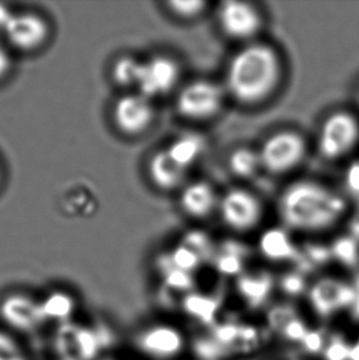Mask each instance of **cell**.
I'll use <instances>...</instances> for the list:
<instances>
[{
    "mask_svg": "<svg viewBox=\"0 0 359 360\" xmlns=\"http://www.w3.org/2000/svg\"><path fill=\"white\" fill-rule=\"evenodd\" d=\"M283 79V62L273 46L253 41L229 60L224 89L244 106H256L276 93Z\"/></svg>",
    "mask_w": 359,
    "mask_h": 360,
    "instance_id": "6da1fadb",
    "label": "cell"
},
{
    "mask_svg": "<svg viewBox=\"0 0 359 360\" xmlns=\"http://www.w3.org/2000/svg\"><path fill=\"white\" fill-rule=\"evenodd\" d=\"M282 221L289 229L317 233L337 224L347 212L345 197L314 180L293 182L278 200Z\"/></svg>",
    "mask_w": 359,
    "mask_h": 360,
    "instance_id": "7a4b0ae2",
    "label": "cell"
},
{
    "mask_svg": "<svg viewBox=\"0 0 359 360\" xmlns=\"http://www.w3.org/2000/svg\"><path fill=\"white\" fill-rule=\"evenodd\" d=\"M225 89L208 79H196L184 85L176 98V111L189 121L213 120L223 110Z\"/></svg>",
    "mask_w": 359,
    "mask_h": 360,
    "instance_id": "3957f363",
    "label": "cell"
},
{
    "mask_svg": "<svg viewBox=\"0 0 359 360\" xmlns=\"http://www.w3.org/2000/svg\"><path fill=\"white\" fill-rule=\"evenodd\" d=\"M258 151L263 170L272 175H283L301 165L308 146L298 131L284 129L268 136Z\"/></svg>",
    "mask_w": 359,
    "mask_h": 360,
    "instance_id": "277c9868",
    "label": "cell"
},
{
    "mask_svg": "<svg viewBox=\"0 0 359 360\" xmlns=\"http://www.w3.org/2000/svg\"><path fill=\"white\" fill-rule=\"evenodd\" d=\"M359 143V121L348 111H335L321 123L317 150L327 160H339L355 150Z\"/></svg>",
    "mask_w": 359,
    "mask_h": 360,
    "instance_id": "5b68a950",
    "label": "cell"
},
{
    "mask_svg": "<svg viewBox=\"0 0 359 360\" xmlns=\"http://www.w3.org/2000/svg\"><path fill=\"white\" fill-rule=\"evenodd\" d=\"M184 332L170 322H156L136 337V348L149 360H176L187 349Z\"/></svg>",
    "mask_w": 359,
    "mask_h": 360,
    "instance_id": "8992f818",
    "label": "cell"
},
{
    "mask_svg": "<svg viewBox=\"0 0 359 360\" xmlns=\"http://www.w3.org/2000/svg\"><path fill=\"white\" fill-rule=\"evenodd\" d=\"M306 295L311 311L329 319L339 312L350 311L355 302V287L353 283L339 278H321L310 284Z\"/></svg>",
    "mask_w": 359,
    "mask_h": 360,
    "instance_id": "52a82bcc",
    "label": "cell"
},
{
    "mask_svg": "<svg viewBox=\"0 0 359 360\" xmlns=\"http://www.w3.org/2000/svg\"><path fill=\"white\" fill-rule=\"evenodd\" d=\"M224 224L239 233L256 228L263 219V207L258 195L244 188L225 192L218 205Z\"/></svg>",
    "mask_w": 359,
    "mask_h": 360,
    "instance_id": "ba28073f",
    "label": "cell"
},
{
    "mask_svg": "<svg viewBox=\"0 0 359 360\" xmlns=\"http://www.w3.org/2000/svg\"><path fill=\"white\" fill-rule=\"evenodd\" d=\"M218 22L220 30L229 39L253 42L263 29V18L255 5L229 0L220 4Z\"/></svg>",
    "mask_w": 359,
    "mask_h": 360,
    "instance_id": "9c48e42d",
    "label": "cell"
},
{
    "mask_svg": "<svg viewBox=\"0 0 359 360\" xmlns=\"http://www.w3.org/2000/svg\"><path fill=\"white\" fill-rule=\"evenodd\" d=\"M180 65L168 56H156L141 62L137 88L146 98H154L171 93L179 83Z\"/></svg>",
    "mask_w": 359,
    "mask_h": 360,
    "instance_id": "30bf717a",
    "label": "cell"
},
{
    "mask_svg": "<svg viewBox=\"0 0 359 360\" xmlns=\"http://www.w3.org/2000/svg\"><path fill=\"white\" fill-rule=\"evenodd\" d=\"M156 110L151 100L141 94H130L118 98L113 108V120L127 136H139L153 124Z\"/></svg>",
    "mask_w": 359,
    "mask_h": 360,
    "instance_id": "8fae6325",
    "label": "cell"
},
{
    "mask_svg": "<svg viewBox=\"0 0 359 360\" xmlns=\"http://www.w3.org/2000/svg\"><path fill=\"white\" fill-rule=\"evenodd\" d=\"M6 42L20 51H36L44 46L49 36L47 21L34 13L13 15L3 34Z\"/></svg>",
    "mask_w": 359,
    "mask_h": 360,
    "instance_id": "7c38bea8",
    "label": "cell"
},
{
    "mask_svg": "<svg viewBox=\"0 0 359 360\" xmlns=\"http://www.w3.org/2000/svg\"><path fill=\"white\" fill-rule=\"evenodd\" d=\"M219 198L213 186L207 181H194L182 187L180 205L186 214L203 219L218 210Z\"/></svg>",
    "mask_w": 359,
    "mask_h": 360,
    "instance_id": "4fadbf2b",
    "label": "cell"
},
{
    "mask_svg": "<svg viewBox=\"0 0 359 360\" xmlns=\"http://www.w3.org/2000/svg\"><path fill=\"white\" fill-rule=\"evenodd\" d=\"M189 170L177 164L165 150H160L151 156L149 161V176L153 184L161 190H175L184 184Z\"/></svg>",
    "mask_w": 359,
    "mask_h": 360,
    "instance_id": "5bb4252c",
    "label": "cell"
},
{
    "mask_svg": "<svg viewBox=\"0 0 359 360\" xmlns=\"http://www.w3.org/2000/svg\"><path fill=\"white\" fill-rule=\"evenodd\" d=\"M275 288V281L266 272L243 273L237 281L239 297L250 307H258L267 302Z\"/></svg>",
    "mask_w": 359,
    "mask_h": 360,
    "instance_id": "9a60e30c",
    "label": "cell"
},
{
    "mask_svg": "<svg viewBox=\"0 0 359 360\" xmlns=\"http://www.w3.org/2000/svg\"><path fill=\"white\" fill-rule=\"evenodd\" d=\"M182 311L202 325H212L218 315L220 304L210 294L191 292L181 300Z\"/></svg>",
    "mask_w": 359,
    "mask_h": 360,
    "instance_id": "2e32d148",
    "label": "cell"
},
{
    "mask_svg": "<svg viewBox=\"0 0 359 360\" xmlns=\"http://www.w3.org/2000/svg\"><path fill=\"white\" fill-rule=\"evenodd\" d=\"M260 250L263 257L273 262H282L294 257L296 248L291 236L281 229L268 230L260 240Z\"/></svg>",
    "mask_w": 359,
    "mask_h": 360,
    "instance_id": "e0dca14e",
    "label": "cell"
},
{
    "mask_svg": "<svg viewBox=\"0 0 359 360\" xmlns=\"http://www.w3.org/2000/svg\"><path fill=\"white\" fill-rule=\"evenodd\" d=\"M3 314L14 326L18 328H29L34 326V322L41 316L42 310H39L37 304L31 302L25 297H11L3 304Z\"/></svg>",
    "mask_w": 359,
    "mask_h": 360,
    "instance_id": "ac0fdd59",
    "label": "cell"
},
{
    "mask_svg": "<svg viewBox=\"0 0 359 360\" xmlns=\"http://www.w3.org/2000/svg\"><path fill=\"white\" fill-rule=\"evenodd\" d=\"M203 150V139L196 134L179 136L166 148L169 155L186 170H189L197 162Z\"/></svg>",
    "mask_w": 359,
    "mask_h": 360,
    "instance_id": "d6986e66",
    "label": "cell"
},
{
    "mask_svg": "<svg viewBox=\"0 0 359 360\" xmlns=\"http://www.w3.org/2000/svg\"><path fill=\"white\" fill-rule=\"evenodd\" d=\"M229 169L240 179L251 177L263 169L258 151L251 150L246 146L235 149L229 156Z\"/></svg>",
    "mask_w": 359,
    "mask_h": 360,
    "instance_id": "ffe728a7",
    "label": "cell"
},
{
    "mask_svg": "<svg viewBox=\"0 0 359 360\" xmlns=\"http://www.w3.org/2000/svg\"><path fill=\"white\" fill-rule=\"evenodd\" d=\"M141 62L133 57H122L116 60L112 69V75L117 84L123 86H137L139 74H141Z\"/></svg>",
    "mask_w": 359,
    "mask_h": 360,
    "instance_id": "44dd1931",
    "label": "cell"
},
{
    "mask_svg": "<svg viewBox=\"0 0 359 360\" xmlns=\"http://www.w3.org/2000/svg\"><path fill=\"white\" fill-rule=\"evenodd\" d=\"M358 243L353 236L339 240L330 248L331 256L335 257L345 267H355L359 263Z\"/></svg>",
    "mask_w": 359,
    "mask_h": 360,
    "instance_id": "7402d4cb",
    "label": "cell"
},
{
    "mask_svg": "<svg viewBox=\"0 0 359 360\" xmlns=\"http://www.w3.org/2000/svg\"><path fill=\"white\" fill-rule=\"evenodd\" d=\"M352 342L342 335H329L324 351L321 353L324 360H350Z\"/></svg>",
    "mask_w": 359,
    "mask_h": 360,
    "instance_id": "603a6c76",
    "label": "cell"
},
{
    "mask_svg": "<svg viewBox=\"0 0 359 360\" xmlns=\"http://www.w3.org/2000/svg\"><path fill=\"white\" fill-rule=\"evenodd\" d=\"M309 287L310 284L306 283V277L301 272L286 273L278 281V288L286 297H301L303 294L308 292Z\"/></svg>",
    "mask_w": 359,
    "mask_h": 360,
    "instance_id": "cb8c5ba5",
    "label": "cell"
},
{
    "mask_svg": "<svg viewBox=\"0 0 359 360\" xmlns=\"http://www.w3.org/2000/svg\"><path fill=\"white\" fill-rule=\"evenodd\" d=\"M207 6V1L199 0H172L168 3L169 10L180 19H196L203 14Z\"/></svg>",
    "mask_w": 359,
    "mask_h": 360,
    "instance_id": "d4e9b609",
    "label": "cell"
},
{
    "mask_svg": "<svg viewBox=\"0 0 359 360\" xmlns=\"http://www.w3.org/2000/svg\"><path fill=\"white\" fill-rule=\"evenodd\" d=\"M329 340V335L321 331L320 328H310L306 333L301 347L309 356H321Z\"/></svg>",
    "mask_w": 359,
    "mask_h": 360,
    "instance_id": "484cf974",
    "label": "cell"
},
{
    "mask_svg": "<svg viewBox=\"0 0 359 360\" xmlns=\"http://www.w3.org/2000/svg\"><path fill=\"white\" fill-rule=\"evenodd\" d=\"M219 272L225 276H240L243 274V259L234 253H224L217 261Z\"/></svg>",
    "mask_w": 359,
    "mask_h": 360,
    "instance_id": "4316f807",
    "label": "cell"
},
{
    "mask_svg": "<svg viewBox=\"0 0 359 360\" xmlns=\"http://www.w3.org/2000/svg\"><path fill=\"white\" fill-rule=\"evenodd\" d=\"M70 304H72V300L69 299V297L62 292H57L49 297V300L46 302V307H42V311H46L52 316L63 317Z\"/></svg>",
    "mask_w": 359,
    "mask_h": 360,
    "instance_id": "83f0119b",
    "label": "cell"
},
{
    "mask_svg": "<svg viewBox=\"0 0 359 360\" xmlns=\"http://www.w3.org/2000/svg\"><path fill=\"white\" fill-rule=\"evenodd\" d=\"M345 182L350 192L359 195V161H355L348 166L346 171Z\"/></svg>",
    "mask_w": 359,
    "mask_h": 360,
    "instance_id": "f1b7e54d",
    "label": "cell"
},
{
    "mask_svg": "<svg viewBox=\"0 0 359 360\" xmlns=\"http://www.w3.org/2000/svg\"><path fill=\"white\" fill-rule=\"evenodd\" d=\"M19 352L8 337L0 335V360H18Z\"/></svg>",
    "mask_w": 359,
    "mask_h": 360,
    "instance_id": "f546056e",
    "label": "cell"
},
{
    "mask_svg": "<svg viewBox=\"0 0 359 360\" xmlns=\"http://www.w3.org/2000/svg\"><path fill=\"white\" fill-rule=\"evenodd\" d=\"M11 69V57L4 41L0 39V80L9 74Z\"/></svg>",
    "mask_w": 359,
    "mask_h": 360,
    "instance_id": "4dcf8cb0",
    "label": "cell"
},
{
    "mask_svg": "<svg viewBox=\"0 0 359 360\" xmlns=\"http://www.w3.org/2000/svg\"><path fill=\"white\" fill-rule=\"evenodd\" d=\"M353 287H355V302L351 307L350 317L355 322H359V277L355 278L353 281Z\"/></svg>",
    "mask_w": 359,
    "mask_h": 360,
    "instance_id": "1f68e13d",
    "label": "cell"
},
{
    "mask_svg": "<svg viewBox=\"0 0 359 360\" xmlns=\"http://www.w3.org/2000/svg\"><path fill=\"white\" fill-rule=\"evenodd\" d=\"M14 13H11L5 5L0 4V34H4L6 26L9 24L10 19L13 18Z\"/></svg>",
    "mask_w": 359,
    "mask_h": 360,
    "instance_id": "d6a6232c",
    "label": "cell"
},
{
    "mask_svg": "<svg viewBox=\"0 0 359 360\" xmlns=\"http://www.w3.org/2000/svg\"><path fill=\"white\" fill-rule=\"evenodd\" d=\"M351 236H353L359 243V210L353 215L351 221Z\"/></svg>",
    "mask_w": 359,
    "mask_h": 360,
    "instance_id": "836d02e7",
    "label": "cell"
},
{
    "mask_svg": "<svg viewBox=\"0 0 359 360\" xmlns=\"http://www.w3.org/2000/svg\"><path fill=\"white\" fill-rule=\"evenodd\" d=\"M0 180H1V171H0Z\"/></svg>",
    "mask_w": 359,
    "mask_h": 360,
    "instance_id": "e575fe53",
    "label": "cell"
},
{
    "mask_svg": "<svg viewBox=\"0 0 359 360\" xmlns=\"http://www.w3.org/2000/svg\"><path fill=\"white\" fill-rule=\"evenodd\" d=\"M241 360H256V359H241Z\"/></svg>",
    "mask_w": 359,
    "mask_h": 360,
    "instance_id": "d590c367",
    "label": "cell"
},
{
    "mask_svg": "<svg viewBox=\"0 0 359 360\" xmlns=\"http://www.w3.org/2000/svg\"><path fill=\"white\" fill-rule=\"evenodd\" d=\"M358 103H359V94H358Z\"/></svg>",
    "mask_w": 359,
    "mask_h": 360,
    "instance_id": "8d00e7d4",
    "label": "cell"
}]
</instances>
